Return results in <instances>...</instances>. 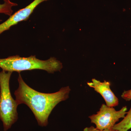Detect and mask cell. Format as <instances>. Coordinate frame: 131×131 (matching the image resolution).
<instances>
[{"instance_id": "8fae6325", "label": "cell", "mask_w": 131, "mask_h": 131, "mask_svg": "<svg viewBox=\"0 0 131 131\" xmlns=\"http://www.w3.org/2000/svg\"><path fill=\"white\" fill-rule=\"evenodd\" d=\"M2 21V20L1 19H0V22H1V21Z\"/></svg>"}, {"instance_id": "6da1fadb", "label": "cell", "mask_w": 131, "mask_h": 131, "mask_svg": "<svg viewBox=\"0 0 131 131\" xmlns=\"http://www.w3.org/2000/svg\"><path fill=\"white\" fill-rule=\"evenodd\" d=\"M18 81V88L14 93L17 104L18 105H26L33 113L39 125L47 126L49 117L54 108L60 102L69 98L70 88L69 86L63 87L55 93H45L29 86L20 73Z\"/></svg>"}, {"instance_id": "277c9868", "label": "cell", "mask_w": 131, "mask_h": 131, "mask_svg": "<svg viewBox=\"0 0 131 131\" xmlns=\"http://www.w3.org/2000/svg\"><path fill=\"white\" fill-rule=\"evenodd\" d=\"M127 110L126 106H125L119 111H116L114 107L103 104L96 114L89 117L91 123L96 125V129L101 130H112L120 119L125 117Z\"/></svg>"}, {"instance_id": "7a4b0ae2", "label": "cell", "mask_w": 131, "mask_h": 131, "mask_svg": "<svg viewBox=\"0 0 131 131\" xmlns=\"http://www.w3.org/2000/svg\"><path fill=\"white\" fill-rule=\"evenodd\" d=\"M0 68L2 70L20 73L24 71L41 70L49 73L60 71L63 65L55 57H51L46 60H41L35 56L28 57H21L18 55L0 58Z\"/></svg>"}, {"instance_id": "9c48e42d", "label": "cell", "mask_w": 131, "mask_h": 131, "mask_svg": "<svg viewBox=\"0 0 131 131\" xmlns=\"http://www.w3.org/2000/svg\"><path fill=\"white\" fill-rule=\"evenodd\" d=\"M121 97L125 101L131 100V89L124 91L122 93Z\"/></svg>"}, {"instance_id": "3957f363", "label": "cell", "mask_w": 131, "mask_h": 131, "mask_svg": "<svg viewBox=\"0 0 131 131\" xmlns=\"http://www.w3.org/2000/svg\"><path fill=\"white\" fill-rule=\"evenodd\" d=\"M13 72H0V119L3 130L7 131L18 120V105L11 94L9 81Z\"/></svg>"}, {"instance_id": "52a82bcc", "label": "cell", "mask_w": 131, "mask_h": 131, "mask_svg": "<svg viewBox=\"0 0 131 131\" xmlns=\"http://www.w3.org/2000/svg\"><path fill=\"white\" fill-rule=\"evenodd\" d=\"M131 128V106L122 121L116 124L112 130L117 131H128Z\"/></svg>"}, {"instance_id": "30bf717a", "label": "cell", "mask_w": 131, "mask_h": 131, "mask_svg": "<svg viewBox=\"0 0 131 131\" xmlns=\"http://www.w3.org/2000/svg\"><path fill=\"white\" fill-rule=\"evenodd\" d=\"M83 131H117L115 130H99L96 129V128H95L94 126H91L90 127H87L84 128Z\"/></svg>"}, {"instance_id": "8992f818", "label": "cell", "mask_w": 131, "mask_h": 131, "mask_svg": "<svg viewBox=\"0 0 131 131\" xmlns=\"http://www.w3.org/2000/svg\"><path fill=\"white\" fill-rule=\"evenodd\" d=\"M87 84L100 94L105 100L107 106L114 107L118 105V99L111 90L110 82L106 81L101 82L94 78L92 79V82H88Z\"/></svg>"}, {"instance_id": "ba28073f", "label": "cell", "mask_w": 131, "mask_h": 131, "mask_svg": "<svg viewBox=\"0 0 131 131\" xmlns=\"http://www.w3.org/2000/svg\"><path fill=\"white\" fill-rule=\"evenodd\" d=\"M4 3L0 4V14H4L10 16L13 14V7L18 6V4L12 2L10 0H3Z\"/></svg>"}, {"instance_id": "5b68a950", "label": "cell", "mask_w": 131, "mask_h": 131, "mask_svg": "<svg viewBox=\"0 0 131 131\" xmlns=\"http://www.w3.org/2000/svg\"><path fill=\"white\" fill-rule=\"evenodd\" d=\"M47 1L49 0H34L26 7L20 9L9 16L7 20L0 24V35L3 32L9 30L11 27L19 22L27 20L38 5Z\"/></svg>"}]
</instances>
